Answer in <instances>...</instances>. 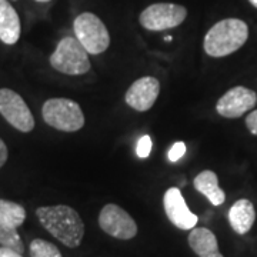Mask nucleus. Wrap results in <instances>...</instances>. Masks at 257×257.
Wrapping results in <instances>:
<instances>
[{
    "mask_svg": "<svg viewBox=\"0 0 257 257\" xmlns=\"http://www.w3.org/2000/svg\"><path fill=\"white\" fill-rule=\"evenodd\" d=\"M42 116L50 127L73 133L84 126V114L79 103L66 97H55L45 101Z\"/></svg>",
    "mask_w": 257,
    "mask_h": 257,
    "instance_id": "obj_4",
    "label": "nucleus"
},
{
    "mask_svg": "<svg viewBox=\"0 0 257 257\" xmlns=\"http://www.w3.org/2000/svg\"><path fill=\"white\" fill-rule=\"evenodd\" d=\"M189 246L199 257H224L219 251L216 234L207 227H194L190 230Z\"/></svg>",
    "mask_w": 257,
    "mask_h": 257,
    "instance_id": "obj_13",
    "label": "nucleus"
},
{
    "mask_svg": "<svg viewBox=\"0 0 257 257\" xmlns=\"http://www.w3.org/2000/svg\"><path fill=\"white\" fill-rule=\"evenodd\" d=\"M248 2H250V5H251V6H254V8L257 9V0H248Z\"/></svg>",
    "mask_w": 257,
    "mask_h": 257,
    "instance_id": "obj_24",
    "label": "nucleus"
},
{
    "mask_svg": "<svg viewBox=\"0 0 257 257\" xmlns=\"http://www.w3.org/2000/svg\"><path fill=\"white\" fill-rule=\"evenodd\" d=\"M73 30L89 55H100L110 45V35L106 25L90 12H84L74 19Z\"/></svg>",
    "mask_w": 257,
    "mask_h": 257,
    "instance_id": "obj_5",
    "label": "nucleus"
},
{
    "mask_svg": "<svg viewBox=\"0 0 257 257\" xmlns=\"http://www.w3.org/2000/svg\"><path fill=\"white\" fill-rule=\"evenodd\" d=\"M184 153H186V145L183 142H176L169 152V160L170 162H179L184 156Z\"/></svg>",
    "mask_w": 257,
    "mask_h": 257,
    "instance_id": "obj_20",
    "label": "nucleus"
},
{
    "mask_svg": "<svg viewBox=\"0 0 257 257\" xmlns=\"http://www.w3.org/2000/svg\"><path fill=\"white\" fill-rule=\"evenodd\" d=\"M30 256L32 257H63L60 250L53 243L43 239H35L30 243Z\"/></svg>",
    "mask_w": 257,
    "mask_h": 257,
    "instance_id": "obj_18",
    "label": "nucleus"
},
{
    "mask_svg": "<svg viewBox=\"0 0 257 257\" xmlns=\"http://www.w3.org/2000/svg\"><path fill=\"white\" fill-rule=\"evenodd\" d=\"M163 206L167 219L180 230H192L196 227L199 217L193 213L177 187L167 189L163 196Z\"/></svg>",
    "mask_w": 257,
    "mask_h": 257,
    "instance_id": "obj_10",
    "label": "nucleus"
},
{
    "mask_svg": "<svg viewBox=\"0 0 257 257\" xmlns=\"http://www.w3.org/2000/svg\"><path fill=\"white\" fill-rule=\"evenodd\" d=\"M160 93V83L153 76H145L132 83L124 94V101L132 109L147 111L153 107Z\"/></svg>",
    "mask_w": 257,
    "mask_h": 257,
    "instance_id": "obj_11",
    "label": "nucleus"
},
{
    "mask_svg": "<svg viewBox=\"0 0 257 257\" xmlns=\"http://www.w3.org/2000/svg\"><path fill=\"white\" fill-rule=\"evenodd\" d=\"M8 159H9V150H8L6 143L0 139V169L5 166V163L8 162Z\"/></svg>",
    "mask_w": 257,
    "mask_h": 257,
    "instance_id": "obj_22",
    "label": "nucleus"
},
{
    "mask_svg": "<svg viewBox=\"0 0 257 257\" xmlns=\"http://www.w3.org/2000/svg\"><path fill=\"white\" fill-rule=\"evenodd\" d=\"M193 186L197 192L207 197L213 206H221L226 200V193L219 187V177L211 170H204L196 176Z\"/></svg>",
    "mask_w": 257,
    "mask_h": 257,
    "instance_id": "obj_15",
    "label": "nucleus"
},
{
    "mask_svg": "<svg viewBox=\"0 0 257 257\" xmlns=\"http://www.w3.org/2000/svg\"><path fill=\"white\" fill-rule=\"evenodd\" d=\"M187 10L176 3H155L140 13V25L147 30L159 32L180 26L186 20Z\"/></svg>",
    "mask_w": 257,
    "mask_h": 257,
    "instance_id": "obj_6",
    "label": "nucleus"
},
{
    "mask_svg": "<svg viewBox=\"0 0 257 257\" xmlns=\"http://www.w3.org/2000/svg\"><path fill=\"white\" fill-rule=\"evenodd\" d=\"M152 152V139L150 136H142L139 139L138 147H136V153H138L139 157L145 159V157H149Z\"/></svg>",
    "mask_w": 257,
    "mask_h": 257,
    "instance_id": "obj_19",
    "label": "nucleus"
},
{
    "mask_svg": "<svg viewBox=\"0 0 257 257\" xmlns=\"http://www.w3.org/2000/svg\"><path fill=\"white\" fill-rule=\"evenodd\" d=\"M20 19L9 0H0V40L5 45H16L20 39Z\"/></svg>",
    "mask_w": 257,
    "mask_h": 257,
    "instance_id": "obj_12",
    "label": "nucleus"
},
{
    "mask_svg": "<svg viewBox=\"0 0 257 257\" xmlns=\"http://www.w3.org/2000/svg\"><path fill=\"white\" fill-rule=\"evenodd\" d=\"M246 126H247L248 132L251 135L257 136V109L251 111L247 117H246Z\"/></svg>",
    "mask_w": 257,
    "mask_h": 257,
    "instance_id": "obj_21",
    "label": "nucleus"
},
{
    "mask_svg": "<svg viewBox=\"0 0 257 257\" xmlns=\"http://www.w3.org/2000/svg\"><path fill=\"white\" fill-rule=\"evenodd\" d=\"M248 39L246 22L240 19H223L206 33L203 40L204 52L211 57H224L237 52Z\"/></svg>",
    "mask_w": 257,
    "mask_h": 257,
    "instance_id": "obj_2",
    "label": "nucleus"
},
{
    "mask_svg": "<svg viewBox=\"0 0 257 257\" xmlns=\"http://www.w3.org/2000/svg\"><path fill=\"white\" fill-rule=\"evenodd\" d=\"M256 220V210L248 199H240L233 203L229 210V223L237 234L248 233Z\"/></svg>",
    "mask_w": 257,
    "mask_h": 257,
    "instance_id": "obj_14",
    "label": "nucleus"
},
{
    "mask_svg": "<svg viewBox=\"0 0 257 257\" xmlns=\"http://www.w3.org/2000/svg\"><path fill=\"white\" fill-rule=\"evenodd\" d=\"M99 226L109 236L119 240H130L138 234V224L124 209L117 204H106L99 214Z\"/></svg>",
    "mask_w": 257,
    "mask_h": 257,
    "instance_id": "obj_8",
    "label": "nucleus"
},
{
    "mask_svg": "<svg viewBox=\"0 0 257 257\" xmlns=\"http://www.w3.org/2000/svg\"><path fill=\"white\" fill-rule=\"evenodd\" d=\"M256 103L257 94L254 90L244 86H236L219 99L216 104V111L226 119H237L246 111L253 109Z\"/></svg>",
    "mask_w": 257,
    "mask_h": 257,
    "instance_id": "obj_9",
    "label": "nucleus"
},
{
    "mask_svg": "<svg viewBox=\"0 0 257 257\" xmlns=\"http://www.w3.org/2000/svg\"><path fill=\"white\" fill-rule=\"evenodd\" d=\"M36 2H40V3H47V2H50V0H36Z\"/></svg>",
    "mask_w": 257,
    "mask_h": 257,
    "instance_id": "obj_25",
    "label": "nucleus"
},
{
    "mask_svg": "<svg viewBox=\"0 0 257 257\" xmlns=\"http://www.w3.org/2000/svg\"><path fill=\"white\" fill-rule=\"evenodd\" d=\"M0 244L3 247H9L12 250H16V251L22 253V254L25 251V244H23V240L20 237L18 230L12 229L9 226L3 224L2 221H0Z\"/></svg>",
    "mask_w": 257,
    "mask_h": 257,
    "instance_id": "obj_17",
    "label": "nucleus"
},
{
    "mask_svg": "<svg viewBox=\"0 0 257 257\" xmlns=\"http://www.w3.org/2000/svg\"><path fill=\"white\" fill-rule=\"evenodd\" d=\"M0 257H23L22 253H19L16 250H12L9 247H0Z\"/></svg>",
    "mask_w": 257,
    "mask_h": 257,
    "instance_id": "obj_23",
    "label": "nucleus"
},
{
    "mask_svg": "<svg viewBox=\"0 0 257 257\" xmlns=\"http://www.w3.org/2000/svg\"><path fill=\"white\" fill-rule=\"evenodd\" d=\"M0 114L10 126L29 133L35 128V117L23 97L12 89H0Z\"/></svg>",
    "mask_w": 257,
    "mask_h": 257,
    "instance_id": "obj_7",
    "label": "nucleus"
},
{
    "mask_svg": "<svg viewBox=\"0 0 257 257\" xmlns=\"http://www.w3.org/2000/svg\"><path fill=\"white\" fill-rule=\"evenodd\" d=\"M39 223L66 247L76 248L82 244L84 223L77 211L70 206L56 204L36 209Z\"/></svg>",
    "mask_w": 257,
    "mask_h": 257,
    "instance_id": "obj_1",
    "label": "nucleus"
},
{
    "mask_svg": "<svg viewBox=\"0 0 257 257\" xmlns=\"http://www.w3.org/2000/svg\"><path fill=\"white\" fill-rule=\"evenodd\" d=\"M26 220V210L22 204L0 199V221L12 229L18 230Z\"/></svg>",
    "mask_w": 257,
    "mask_h": 257,
    "instance_id": "obj_16",
    "label": "nucleus"
},
{
    "mask_svg": "<svg viewBox=\"0 0 257 257\" xmlns=\"http://www.w3.org/2000/svg\"><path fill=\"white\" fill-rule=\"evenodd\" d=\"M49 62L55 70L69 76L87 73L92 67L86 49L80 45V42L76 37L70 36L63 37L59 42Z\"/></svg>",
    "mask_w": 257,
    "mask_h": 257,
    "instance_id": "obj_3",
    "label": "nucleus"
}]
</instances>
